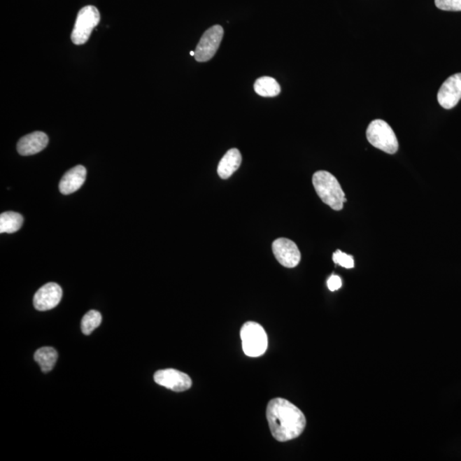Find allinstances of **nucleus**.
I'll use <instances>...</instances> for the list:
<instances>
[{"instance_id":"dca6fc26","label":"nucleus","mask_w":461,"mask_h":461,"mask_svg":"<svg viewBox=\"0 0 461 461\" xmlns=\"http://www.w3.org/2000/svg\"><path fill=\"white\" fill-rule=\"evenodd\" d=\"M23 217L19 213L8 211L0 215V232L14 234L22 227Z\"/></svg>"},{"instance_id":"1a4fd4ad","label":"nucleus","mask_w":461,"mask_h":461,"mask_svg":"<svg viewBox=\"0 0 461 461\" xmlns=\"http://www.w3.org/2000/svg\"><path fill=\"white\" fill-rule=\"evenodd\" d=\"M461 99V73L448 77L441 85L437 94L440 106L446 110H451L457 106Z\"/></svg>"},{"instance_id":"6e6552de","label":"nucleus","mask_w":461,"mask_h":461,"mask_svg":"<svg viewBox=\"0 0 461 461\" xmlns=\"http://www.w3.org/2000/svg\"><path fill=\"white\" fill-rule=\"evenodd\" d=\"M273 253L277 261L288 269H293L300 263V250L296 243L288 239L275 240L273 243Z\"/></svg>"},{"instance_id":"f3484780","label":"nucleus","mask_w":461,"mask_h":461,"mask_svg":"<svg viewBox=\"0 0 461 461\" xmlns=\"http://www.w3.org/2000/svg\"><path fill=\"white\" fill-rule=\"evenodd\" d=\"M102 322L101 313L96 310H91L84 315L81 320V331L85 335H90Z\"/></svg>"},{"instance_id":"423d86ee","label":"nucleus","mask_w":461,"mask_h":461,"mask_svg":"<svg viewBox=\"0 0 461 461\" xmlns=\"http://www.w3.org/2000/svg\"><path fill=\"white\" fill-rule=\"evenodd\" d=\"M224 30L222 26L215 25L203 34L195 51V59L197 62L211 60L222 43Z\"/></svg>"},{"instance_id":"ddd939ff","label":"nucleus","mask_w":461,"mask_h":461,"mask_svg":"<svg viewBox=\"0 0 461 461\" xmlns=\"http://www.w3.org/2000/svg\"><path fill=\"white\" fill-rule=\"evenodd\" d=\"M242 162V156L238 149H231L225 154L218 165V174L223 180L230 178L239 169Z\"/></svg>"},{"instance_id":"f8f14e48","label":"nucleus","mask_w":461,"mask_h":461,"mask_svg":"<svg viewBox=\"0 0 461 461\" xmlns=\"http://www.w3.org/2000/svg\"><path fill=\"white\" fill-rule=\"evenodd\" d=\"M87 178V169L83 165L76 166L64 174L60 181L59 191L62 194L69 195L83 187Z\"/></svg>"},{"instance_id":"f257e3e1","label":"nucleus","mask_w":461,"mask_h":461,"mask_svg":"<svg viewBox=\"0 0 461 461\" xmlns=\"http://www.w3.org/2000/svg\"><path fill=\"white\" fill-rule=\"evenodd\" d=\"M267 420L273 437L281 443L299 437L307 423L304 413L283 398H275L269 402L267 408Z\"/></svg>"},{"instance_id":"4468645a","label":"nucleus","mask_w":461,"mask_h":461,"mask_svg":"<svg viewBox=\"0 0 461 461\" xmlns=\"http://www.w3.org/2000/svg\"><path fill=\"white\" fill-rule=\"evenodd\" d=\"M58 358V354L55 348L52 347H43L38 348L34 354V360L41 366L42 371L48 374L53 369Z\"/></svg>"},{"instance_id":"6ab92c4d","label":"nucleus","mask_w":461,"mask_h":461,"mask_svg":"<svg viewBox=\"0 0 461 461\" xmlns=\"http://www.w3.org/2000/svg\"><path fill=\"white\" fill-rule=\"evenodd\" d=\"M439 9L447 11H461V0H435Z\"/></svg>"},{"instance_id":"aec40b11","label":"nucleus","mask_w":461,"mask_h":461,"mask_svg":"<svg viewBox=\"0 0 461 461\" xmlns=\"http://www.w3.org/2000/svg\"><path fill=\"white\" fill-rule=\"evenodd\" d=\"M327 286L331 292H335V290H338L342 288V280H341L339 276H336V275H332L327 281Z\"/></svg>"},{"instance_id":"39448f33","label":"nucleus","mask_w":461,"mask_h":461,"mask_svg":"<svg viewBox=\"0 0 461 461\" xmlns=\"http://www.w3.org/2000/svg\"><path fill=\"white\" fill-rule=\"evenodd\" d=\"M100 22V13L95 6L83 8L77 15L75 27L71 34L73 44L80 45L87 43L92 31Z\"/></svg>"},{"instance_id":"0eeeda50","label":"nucleus","mask_w":461,"mask_h":461,"mask_svg":"<svg viewBox=\"0 0 461 461\" xmlns=\"http://www.w3.org/2000/svg\"><path fill=\"white\" fill-rule=\"evenodd\" d=\"M154 381L157 385L176 392L187 390L192 385V379L187 374L171 368L157 371L154 374Z\"/></svg>"},{"instance_id":"f03ea898","label":"nucleus","mask_w":461,"mask_h":461,"mask_svg":"<svg viewBox=\"0 0 461 461\" xmlns=\"http://www.w3.org/2000/svg\"><path fill=\"white\" fill-rule=\"evenodd\" d=\"M313 185L324 204L336 211H342L347 199L334 176L327 171H318L313 176Z\"/></svg>"},{"instance_id":"2eb2a0df","label":"nucleus","mask_w":461,"mask_h":461,"mask_svg":"<svg viewBox=\"0 0 461 461\" xmlns=\"http://www.w3.org/2000/svg\"><path fill=\"white\" fill-rule=\"evenodd\" d=\"M255 92L262 97L273 98L281 94V86L272 77L264 76L255 80Z\"/></svg>"},{"instance_id":"a211bd4d","label":"nucleus","mask_w":461,"mask_h":461,"mask_svg":"<svg viewBox=\"0 0 461 461\" xmlns=\"http://www.w3.org/2000/svg\"><path fill=\"white\" fill-rule=\"evenodd\" d=\"M333 262L341 267H344V269H353L355 267L354 257L350 255H348L342 253V251L338 250L332 255Z\"/></svg>"},{"instance_id":"412c9836","label":"nucleus","mask_w":461,"mask_h":461,"mask_svg":"<svg viewBox=\"0 0 461 461\" xmlns=\"http://www.w3.org/2000/svg\"><path fill=\"white\" fill-rule=\"evenodd\" d=\"M190 55H191L192 57H194L195 56V52H193V51L190 52Z\"/></svg>"},{"instance_id":"9b49d317","label":"nucleus","mask_w":461,"mask_h":461,"mask_svg":"<svg viewBox=\"0 0 461 461\" xmlns=\"http://www.w3.org/2000/svg\"><path fill=\"white\" fill-rule=\"evenodd\" d=\"M49 139L43 132H34L22 137L17 143V152L22 156H32L48 146Z\"/></svg>"},{"instance_id":"9d476101","label":"nucleus","mask_w":461,"mask_h":461,"mask_svg":"<svg viewBox=\"0 0 461 461\" xmlns=\"http://www.w3.org/2000/svg\"><path fill=\"white\" fill-rule=\"evenodd\" d=\"M63 297V290L56 283H48L38 290L34 297V306L38 311H48L58 304Z\"/></svg>"},{"instance_id":"20e7f679","label":"nucleus","mask_w":461,"mask_h":461,"mask_svg":"<svg viewBox=\"0 0 461 461\" xmlns=\"http://www.w3.org/2000/svg\"><path fill=\"white\" fill-rule=\"evenodd\" d=\"M243 350L250 357H259L267 348V336L264 328L258 323L249 321L243 325L240 332Z\"/></svg>"},{"instance_id":"7ed1b4c3","label":"nucleus","mask_w":461,"mask_h":461,"mask_svg":"<svg viewBox=\"0 0 461 461\" xmlns=\"http://www.w3.org/2000/svg\"><path fill=\"white\" fill-rule=\"evenodd\" d=\"M367 139L370 144L383 153L390 155L397 153L399 144L396 134L383 120H374L368 126Z\"/></svg>"}]
</instances>
